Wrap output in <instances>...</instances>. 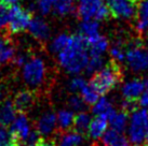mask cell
I'll list each match as a JSON object with an SVG mask.
<instances>
[{
  "label": "cell",
  "instance_id": "cell-1",
  "mask_svg": "<svg viewBox=\"0 0 148 146\" xmlns=\"http://www.w3.org/2000/svg\"><path fill=\"white\" fill-rule=\"evenodd\" d=\"M90 54L88 42L81 34L70 36L68 44L58 53V62L66 72L78 74L86 68Z\"/></svg>",
  "mask_w": 148,
  "mask_h": 146
},
{
  "label": "cell",
  "instance_id": "cell-2",
  "mask_svg": "<svg viewBox=\"0 0 148 146\" xmlns=\"http://www.w3.org/2000/svg\"><path fill=\"white\" fill-rule=\"evenodd\" d=\"M122 72L118 62L115 60L108 62L105 67L94 73L90 84L99 95H106L121 82Z\"/></svg>",
  "mask_w": 148,
  "mask_h": 146
},
{
  "label": "cell",
  "instance_id": "cell-3",
  "mask_svg": "<svg viewBox=\"0 0 148 146\" xmlns=\"http://www.w3.org/2000/svg\"><path fill=\"white\" fill-rule=\"evenodd\" d=\"M130 142L135 146H143L148 135V112L146 109L134 110L130 117L129 130Z\"/></svg>",
  "mask_w": 148,
  "mask_h": 146
},
{
  "label": "cell",
  "instance_id": "cell-4",
  "mask_svg": "<svg viewBox=\"0 0 148 146\" xmlns=\"http://www.w3.org/2000/svg\"><path fill=\"white\" fill-rule=\"evenodd\" d=\"M124 61L133 72H146L148 71V49L140 41H132L125 49Z\"/></svg>",
  "mask_w": 148,
  "mask_h": 146
},
{
  "label": "cell",
  "instance_id": "cell-5",
  "mask_svg": "<svg viewBox=\"0 0 148 146\" xmlns=\"http://www.w3.org/2000/svg\"><path fill=\"white\" fill-rule=\"evenodd\" d=\"M22 76L24 82L30 87H38L43 83L45 78V61L40 57H32L28 58L25 65L22 67Z\"/></svg>",
  "mask_w": 148,
  "mask_h": 146
},
{
  "label": "cell",
  "instance_id": "cell-6",
  "mask_svg": "<svg viewBox=\"0 0 148 146\" xmlns=\"http://www.w3.org/2000/svg\"><path fill=\"white\" fill-rule=\"evenodd\" d=\"M32 20L30 11L14 4L9 10L8 28L11 33H20L28 28Z\"/></svg>",
  "mask_w": 148,
  "mask_h": 146
},
{
  "label": "cell",
  "instance_id": "cell-7",
  "mask_svg": "<svg viewBox=\"0 0 148 146\" xmlns=\"http://www.w3.org/2000/svg\"><path fill=\"white\" fill-rule=\"evenodd\" d=\"M110 15L121 20H132L136 15L138 0H107Z\"/></svg>",
  "mask_w": 148,
  "mask_h": 146
},
{
  "label": "cell",
  "instance_id": "cell-8",
  "mask_svg": "<svg viewBox=\"0 0 148 146\" xmlns=\"http://www.w3.org/2000/svg\"><path fill=\"white\" fill-rule=\"evenodd\" d=\"M30 131L32 129L28 117L23 112H18L15 119L11 124L10 132L13 135V138L20 143V145H22L26 138L28 137V134L30 133Z\"/></svg>",
  "mask_w": 148,
  "mask_h": 146
},
{
  "label": "cell",
  "instance_id": "cell-9",
  "mask_svg": "<svg viewBox=\"0 0 148 146\" xmlns=\"http://www.w3.org/2000/svg\"><path fill=\"white\" fill-rule=\"evenodd\" d=\"M58 126L56 115L52 111L43 113L36 122V130L41 137H49L53 133Z\"/></svg>",
  "mask_w": 148,
  "mask_h": 146
},
{
  "label": "cell",
  "instance_id": "cell-10",
  "mask_svg": "<svg viewBox=\"0 0 148 146\" xmlns=\"http://www.w3.org/2000/svg\"><path fill=\"white\" fill-rule=\"evenodd\" d=\"M28 31L36 40L45 42L51 36V29L48 23L40 17H34L28 25Z\"/></svg>",
  "mask_w": 148,
  "mask_h": 146
},
{
  "label": "cell",
  "instance_id": "cell-11",
  "mask_svg": "<svg viewBox=\"0 0 148 146\" xmlns=\"http://www.w3.org/2000/svg\"><path fill=\"white\" fill-rule=\"evenodd\" d=\"M145 89L144 82L138 78H133L131 81L124 83L121 88V93L124 100L136 102L140 99V95Z\"/></svg>",
  "mask_w": 148,
  "mask_h": 146
},
{
  "label": "cell",
  "instance_id": "cell-12",
  "mask_svg": "<svg viewBox=\"0 0 148 146\" xmlns=\"http://www.w3.org/2000/svg\"><path fill=\"white\" fill-rule=\"evenodd\" d=\"M17 110L13 101L5 99L0 102V126H11L17 115Z\"/></svg>",
  "mask_w": 148,
  "mask_h": 146
},
{
  "label": "cell",
  "instance_id": "cell-13",
  "mask_svg": "<svg viewBox=\"0 0 148 146\" xmlns=\"http://www.w3.org/2000/svg\"><path fill=\"white\" fill-rule=\"evenodd\" d=\"M84 141L83 134L79 133L77 131H63L58 134L55 139V145L56 146H80Z\"/></svg>",
  "mask_w": 148,
  "mask_h": 146
},
{
  "label": "cell",
  "instance_id": "cell-14",
  "mask_svg": "<svg viewBox=\"0 0 148 146\" xmlns=\"http://www.w3.org/2000/svg\"><path fill=\"white\" fill-rule=\"evenodd\" d=\"M13 103L16 107L17 112H26L29 110L35 103V95L30 90H20L17 91L16 95L14 96Z\"/></svg>",
  "mask_w": 148,
  "mask_h": 146
},
{
  "label": "cell",
  "instance_id": "cell-15",
  "mask_svg": "<svg viewBox=\"0 0 148 146\" xmlns=\"http://www.w3.org/2000/svg\"><path fill=\"white\" fill-rule=\"evenodd\" d=\"M86 42H88L90 56H103V54L108 49V45H109L108 40L105 36H101L99 33L93 38L88 39Z\"/></svg>",
  "mask_w": 148,
  "mask_h": 146
},
{
  "label": "cell",
  "instance_id": "cell-16",
  "mask_svg": "<svg viewBox=\"0 0 148 146\" xmlns=\"http://www.w3.org/2000/svg\"><path fill=\"white\" fill-rule=\"evenodd\" d=\"M136 15V31L140 34L145 33L148 30V0H143L138 3Z\"/></svg>",
  "mask_w": 148,
  "mask_h": 146
},
{
  "label": "cell",
  "instance_id": "cell-17",
  "mask_svg": "<svg viewBox=\"0 0 148 146\" xmlns=\"http://www.w3.org/2000/svg\"><path fill=\"white\" fill-rule=\"evenodd\" d=\"M116 112V110L112 106V102L107 97H99V100L95 102L92 107V113L96 116H103V117L109 119L112 114Z\"/></svg>",
  "mask_w": 148,
  "mask_h": 146
},
{
  "label": "cell",
  "instance_id": "cell-18",
  "mask_svg": "<svg viewBox=\"0 0 148 146\" xmlns=\"http://www.w3.org/2000/svg\"><path fill=\"white\" fill-rule=\"evenodd\" d=\"M108 126V119L103 116H96L94 119H92L90 126L88 129V134L93 140H99L102 138V135L105 133Z\"/></svg>",
  "mask_w": 148,
  "mask_h": 146
},
{
  "label": "cell",
  "instance_id": "cell-19",
  "mask_svg": "<svg viewBox=\"0 0 148 146\" xmlns=\"http://www.w3.org/2000/svg\"><path fill=\"white\" fill-rule=\"evenodd\" d=\"M102 141L105 146H129V141L121 132L116 130H106L102 135Z\"/></svg>",
  "mask_w": 148,
  "mask_h": 146
},
{
  "label": "cell",
  "instance_id": "cell-20",
  "mask_svg": "<svg viewBox=\"0 0 148 146\" xmlns=\"http://www.w3.org/2000/svg\"><path fill=\"white\" fill-rule=\"evenodd\" d=\"M79 34L84 36L86 40L97 36L99 33V20H82L79 25Z\"/></svg>",
  "mask_w": 148,
  "mask_h": 146
},
{
  "label": "cell",
  "instance_id": "cell-21",
  "mask_svg": "<svg viewBox=\"0 0 148 146\" xmlns=\"http://www.w3.org/2000/svg\"><path fill=\"white\" fill-rule=\"evenodd\" d=\"M108 120L110 122V126L112 129L122 133L124 130L127 129V122H129V114L124 110L120 111V112L116 111L115 113L109 117Z\"/></svg>",
  "mask_w": 148,
  "mask_h": 146
},
{
  "label": "cell",
  "instance_id": "cell-22",
  "mask_svg": "<svg viewBox=\"0 0 148 146\" xmlns=\"http://www.w3.org/2000/svg\"><path fill=\"white\" fill-rule=\"evenodd\" d=\"M91 120H92V118H91V115L89 113H86V111L79 112L77 115H75L73 128H74L75 131L84 135L88 132Z\"/></svg>",
  "mask_w": 148,
  "mask_h": 146
},
{
  "label": "cell",
  "instance_id": "cell-23",
  "mask_svg": "<svg viewBox=\"0 0 148 146\" xmlns=\"http://www.w3.org/2000/svg\"><path fill=\"white\" fill-rule=\"evenodd\" d=\"M74 119L75 115L71 110H60L58 115H56L58 126L62 131H66V130H69L70 128H73Z\"/></svg>",
  "mask_w": 148,
  "mask_h": 146
},
{
  "label": "cell",
  "instance_id": "cell-24",
  "mask_svg": "<svg viewBox=\"0 0 148 146\" xmlns=\"http://www.w3.org/2000/svg\"><path fill=\"white\" fill-rule=\"evenodd\" d=\"M15 55V49L8 39L0 38V65L7 64L12 60Z\"/></svg>",
  "mask_w": 148,
  "mask_h": 146
},
{
  "label": "cell",
  "instance_id": "cell-25",
  "mask_svg": "<svg viewBox=\"0 0 148 146\" xmlns=\"http://www.w3.org/2000/svg\"><path fill=\"white\" fill-rule=\"evenodd\" d=\"M69 40H70L69 34H67V33H60L50 43V51H51V53L58 54L60 52H62L63 49L67 46Z\"/></svg>",
  "mask_w": 148,
  "mask_h": 146
},
{
  "label": "cell",
  "instance_id": "cell-26",
  "mask_svg": "<svg viewBox=\"0 0 148 146\" xmlns=\"http://www.w3.org/2000/svg\"><path fill=\"white\" fill-rule=\"evenodd\" d=\"M54 13L58 16H65L73 12L74 0H54Z\"/></svg>",
  "mask_w": 148,
  "mask_h": 146
},
{
  "label": "cell",
  "instance_id": "cell-27",
  "mask_svg": "<svg viewBox=\"0 0 148 146\" xmlns=\"http://www.w3.org/2000/svg\"><path fill=\"white\" fill-rule=\"evenodd\" d=\"M80 93H81V98L83 99V101L86 102V104H89V105H93L101 96L90 84H86L81 89Z\"/></svg>",
  "mask_w": 148,
  "mask_h": 146
},
{
  "label": "cell",
  "instance_id": "cell-28",
  "mask_svg": "<svg viewBox=\"0 0 148 146\" xmlns=\"http://www.w3.org/2000/svg\"><path fill=\"white\" fill-rule=\"evenodd\" d=\"M110 56L112 60L117 61V62H122L125 59V49H124V43L123 41L119 39V40L115 42V44L112 45L109 49Z\"/></svg>",
  "mask_w": 148,
  "mask_h": 146
},
{
  "label": "cell",
  "instance_id": "cell-29",
  "mask_svg": "<svg viewBox=\"0 0 148 146\" xmlns=\"http://www.w3.org/2000/svg\"><path fill=\"white\" fill-rule=\"evenodd\" d=\"M0 146H20V143L13 138L5 127L0 126Z\"/></svg>",
  "mask_w": 148,
  "mask_h": 146
},
{
  "label": "cell",
  "instance_id": "cell-30",
  "mask_svg": "<svg viewBox=\"0 0 148 146\" xmlns=\"http://www.w3.org/2000/svg\"><path fill=\"white\" fill-rule=\"evenodd\" d=\"M104 67V60L102 56H90L89 62L86 65V72L88 73H95L99 71Z\"/></svg>",
  "mask_w": 148,
  "mask_h": 146
},
{
  "label": "cell",
  "instance_id": "cell-31",
  "mask_svg": "<svg viewBox=\"0 0 148 146\" xmlns=\"http://www.w3.org/2000/svg\"><path fill=\"white\" fill-rule=\"evenodd\" d=\"M68 105L71 109V111L75 112H83L86 111V102L83 101L81 97H79L78 95H73L68 99Z\"/></svg>",
  "mask_w": 148,
  "mask_h": 146
},
{
  "label": "cell",
  "instance_id": "cell-32",
  "mask_svg": "<svg viewBox=\"0 0 148 146\" xmlns=\"http://www.w3.org/2000/svg\"><path fill=\"white\" fill-rule=\"evenodd\" d=\"M86 84H88V83H86V81L83 77L75 76V77H73L69 81V83H68V89L73 93H78V91H81V89H82Z\"/></svg>",
  "mask_w": 148,
  "mask_h": 146
},
{
  "label": "cell",
  "instance_id": "cell-33",
  "mask_svg": "<svg viewBox=\"0 0 148 146\" xmlns=\"http://www.w3.org/2000/svg\"><path fill=\"white\" fill-rule=\"evenodd\" d=\"M43 139L41 138L40 133L38 132L37 130H32L30 133L28 134V137L26 138V140L24 141L23 145L24 146H38L40 144Z\"/></svg>",
  "mask_w": 148,
  "mask_h": 146
},
{
  "label": "cell",
  "instance_id": "cell-34",
  "mask_svg": "<svg viewBox=\"0 0 148 146\" xmlns=\"http://www.w3.org/2000/svg\"><path fill=\"white\" fill-rule=\"evenodd\" d=\"M54 0H38V9L41 14L47 15L53 8Z\"/></svg>",
  "mask_w": 148,
  "mask_h": 146
},
{
  "label": "cell",
  "instance_id": "cell-35",
  "mask_svg": "<svg viewBox=\"0 0 148 146\" xmlns=\"http://www.w3.org/2000/svg\"><path fill=\"white\" fill-rule=\"evenodd\" d=\"M9 22V9L3 4L0 3V30L8 26Z\"/></svg>",
  "mask_w": 148,
  "mask_h": 146
},
{
  "label": "cell",
  "instance_id": "cell-36",
  "mask_svg": "<svg viewBox=\"0 0 148 146\" xmlns=\"http://www.w3.org/2000/svg\"><path fill=\"white\" fill-rule=\"evenodd\" d=\"M27 56L26 55H23V54H20V55H17V56L13 57V62H14V65L18 67V68H22L23 66L25 65V62L27 61Z\"/></svg>",
  "mask_w": 148,
  "mask_h": 146
},
{
  "label": "cell",
  "instance_id": "cell-37",
  "mask_svg": "<svg viewBox=\"0 0 148 146\" xmlns=\"http://www.w3.org/2000/svg\"><path fill=\"white\" fill-rule=\"evenodd\" d=\"M138 103L143 109H148V88H145L138 99Z\"/></svg>",
  "mask_w": 148,
  "mask_h": 146
},
{
  "label": "cell",
  "instance_id": "cell-38",
  "mask_svg": "<svg viewBox=\"0 0 148 146\" xmlns=\"http://www.w3.org/2000/svg\"><path fill=\"white\" fill-rule=\"evenodd\" d=\"M17 1L18 0H0V3L5 5V7H8V8H11L12 5L17 3Z\"/></svg>",
  "mask_w": 148,
  "mask_h": 146
},
{
  "label": "cell",
  "instance_id": "cell-39",
  "mask_svg": "<svg viewBox=\"0 0 148 146\" xmlns=\"http://www.w3.org/2000/svg\"><path fill=\"white\" fill-rule=\"evenodd\" d=\"M38 146H56L55 145V143L54 142H49V141H45V140H42L40 144Z\"/></svg>",
  "mask_w": 148,
  "mask_h": 146
},
{
  "label": "cell",
  "instance_id": "cell-40",
  "mask_svg": "<svg viewBox=\"0 0 148 146\" xmlns=\"http://www.w3.org/2000/svg\"><path fill=\"white\" fill-rule=\"evenodd\" d=\"M3 98H4V90H3V88L0 86V102L3 100Z\"/></svg>",
  "mask_w": 148,
  "mask_h": 146
},
{
  "label": "cell",
  "instance_id": "cell-41",
  "mask_svg": "<svg viewBox=\"0 0 148 146\" xmlns=\"http://www.w3.org/2000/svg\"><path fill=\"white\" fill-rule=\"evenodd\" d=\"M144 85H145V88H148V75L144 78Z\"/></svg>",
  "mask_w": 148,
  "mask_h": 146
},
{
  "label": "cell",
  "instance_id": "cell-42",
  "mask_svg": "<svg viewBox=\"0 0 148 146\" xmlns=\"http://www.w3.org/2000/svg\"><path fill=\"white\" fill-rule=\"evenodd\" d=\"M143 146H148V135H147V139H146V142H145V144Z\"/></svg>",
  "mask_w": 148,
  "mask_h": 146
},
{
  "label": "cell",
  "instance_id": "cell-43",
  "mask_svg": "<svg viewBox=\"0 0 148 146\" xmlns=\"http://www.w3.org/2000/svg\"><path fill=\"white\" fill-rule=\"evenodd\" d=\"M88 146H93V145H88Z\"/></svg>",
  "mask_w": 148,
  "mask_h": 146
}]
</instances>
